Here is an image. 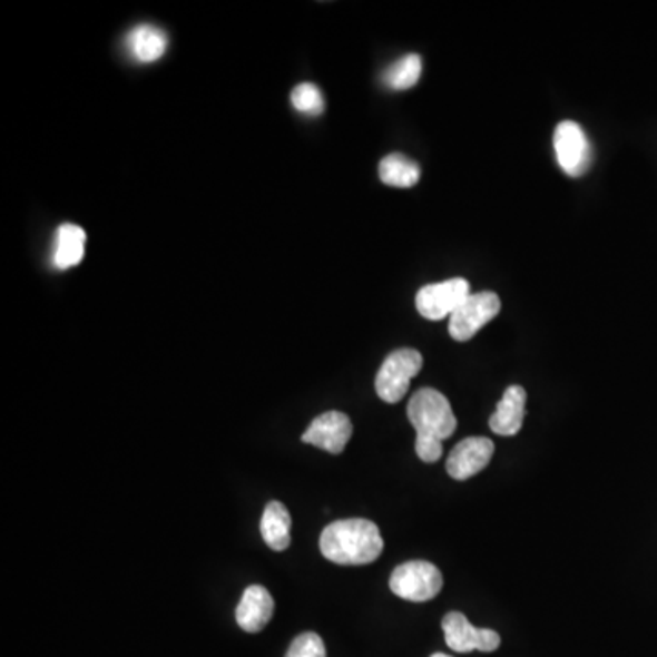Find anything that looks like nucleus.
I'll return each instance as SVG.
<instances>
[{
	"instance_id": "39448f33",
	"label": "nucleus",
	"mask_w": 657,
	"mask_h": 657,
	"mask_svg": "<svg viewBox=\"0 0 657 657\" xmlns=\"http://www.w3.org/2000/svg\"><path fill=\"white\" fill-rule=\"evenodd\" d=\"M501 311V298L491 291L470 294L450 318L451 339L468 342Z\"/></svg>"
},
{
	"instance_id": "f3484780",
	"label": "nucleus",
	"mask_w": 657,
	"mask_h": 657,
	"mask_svg": "<svg viewBox=\"0 0 657 657\" xmlns=\"http://www.w3.org/2000/svg\"><path fill=\"white\" fill-rule=\"evenodd\" d=\"M422 76V59L416 53H408L384 71V82L391 90H410Z\"/></svg>"
},
{
	"instance_id": "f8f14e48",
	"label": "nucleus",
	"mask_w": 657,
	"mask_h": 657,
	"mask_svg": "<svg viewBox=\"0 0 657 657\" xmlns=\"http://www.w3.org/2000/svg\"><path fill=\"white\" fill-rule=\"evenodd\" d=\"M526 413V391L521 385H510L490 416V430L497 435L513 437L522 430Z\"/></svg>"
},
{
	"instance_id": "7ed1b4c3",
	"label": "nucleus",
	"mask_w": 657,
	"mask_h": 657,
	"mask_svg": "<svg viewBox=\"0 0 657 657\" xmlns=\"http://www.w3.org/2000/svg\"><path fill=\"white\" fill-rule=\"evenodd\" d=\"M424 359L416 350H396L384 360L380 367L374 390L388 404H399L410 390L411 380L422 370Z\"/></svg>"
},
{
	"instance_id": "a211bd4d",
	"label": "nucleus",
	"mask_w": 657,
	"mask_h": 657,
	"mask_svg": "<svg viewBox=\"0 0 657 657\" xmlns=\"http://www.w3.org/2000/svg\"><path fill=\"white\" fill-rule=\"evenodd\" d=\"M291 102L296 110L307 116H320L324 111L325 102L322 91L313 82H302L291 94Z\"/></svg>"
},
{
	"instance_id": "dca6fc26",
	"label": "nucleus",
	"mask_w": 657,
	"mask_h": 657,
	"mask_svg": "<svg viewBox=\"0 0 657 657\" xmlns=\"http://www.w3.org/2000/svg\"><path fill=\"white\" fill-rule=\"evenodd\" d=\"M379 176L388 187L411 188L419 183L420 167L404 154H390L380 161Z\"/></svg>"
},
{
	"instance_id": "9b49d317",
	"label": "nucleus",
	"mask_w": 657,
	"mask_h": 657,
	"mask_svg": "<svg viewBox=\"0 0 657 657\" xmlns=\"http://www.w3.org/2000/svg\"><path fill=\"white\" fill-rule=\"evenodd\" d=\"M273 596L262 585H253L243 591L242 601L236 608V621L245 633H262L273 619Z\"/></svg>"
},
{
	"instance_id": "f03ea898",
	"label": "nucleus",
	"mask_w": 657,
	"mask_h": 657,
	"mask_svg": "<svg viewBox=\"0 0 657 657\" xmlns=\"http://www.w3.org/2000/svg\"><path fill=\"white\" fill-rule=\"evenodd\" d=\"M384 550L379 526L367 519H345L329 524L320 536V551L327 561L362 567L376 561Z\"/></svg>"
},
{
	"instance_id": "2eb2a0df",
	"label": "nucleus",
	"mask_w": 657,
	"mask_h": 657,
	"mask_svg": "<svg viewBox=\"0 0 657 657\" xmlns=\"http://www.w3.org/2000/svg\"><path fill=\"white\" fill-rule=\"evenodd\" d=\"M85 243H87V233L81 227L71 223L61 225L57 231L53 265L61 271L79 265L85 258Z\"/></svg>"
},
{
	"instance_id": "ddd939ff",
	"label": "nucleus",
	"mask_w": 657,
	"mask_h": 657,
	"mask_svg": "<svg viewBox=\"0 0 657 657\" xmlns=\"http://www.w3.org/2000/svg\"><path fill=\"white\" fill-rule=\"evenodd\" d=\"M259 530L271 550H287L291 547V513L287 508L278 501L268 502L263 511Z\"/></svg>"
},
{
	"instance_id": "f257e3e1",
	"label": "nucleus",
	"mask_w": 657,
	"mask_h": 657,
	"mask_svg": "<svg viewBox=\"0 0 657 657\" xmlns=\"http://www.w3.org/2000/svg\"><path fill=\"white\" fill-rule=\"evenodd\" d=\"M408 419L416 431V455L425 464H433L444 453L442 442L457 430L450 400L433 388H422L411 396Z\"/></svg>"
},
{
	"instance_id": "1a4fd4ad",
	"label": "nucleus",
	"mask_w": 657,
	"mask_h": 657,
	"mask_svg": "<svg viewBox=\"0 0 657 657\" xmlns=\"http://www.w3.org/2000/svg\"><path fill=\"white\" fill-rule=\"evenodd\" d=\"M493 453H496V444L491 442V439L470 437L453 448L445 462V471L455 481H468L490 464Z\"/></svg>"
},
{
	"instance_id": "6ab92c4d",
	"label": "nucleus",
	"mask_w": 657,
	"mask_h": 657,
	"mask_svg": "<svg viewBox=\"0 0 657 657\" xmlns=\"http://www.w3.org/2000/svg\"><path fill=\"white\" fill-rule=\"evenodd\" d=\"M285 657H327V653L318 634L305 633L291 643Z\"/></svg>"
},
{
	"instance_id": "20e7f679",
	"label": "nucleus",
	"mask_w": 657,
	"mask_h": 657,
	"mask_svg": "<svg viewBox=\"0 0 657 657\" xmlns=\"http://www.w3.org/2000/svg\"><path fill=\"white\" fill-rule=\"evenodd\" d=\"M444 587L442 571L428 561H410L394 568L390 588L405 601L424 602L435 599Z\"/></svg>"
},
{
	"instance_id": "4468645a",
	"label": "nucleus",
	"mask_w": 657,
	"mask_h": 657,
	"mask_svg": "<svg viewBox=\"0 0 657 657\" xmlns=\"http://www.w3.org/2000/svg\"><path fill=\"white\" fill-rule=\"evenodd\" d=\"M167 36L153 24H139L127 36V48L139 62H154L167 51Z\"/></svg>"
},
{
	"instance_id": "0eeeda50",
	"label": "nucleus",
	"mask_w": 657,
	"mask_h": 657,
	"mask_svg": "<svg viewBox=\"0 0 657 657\" xmlns=\"http://www.w3.org/2000/svg\"><path fill=\"white\" fill-rule=\"evenodd\" d=\"M557 163L562 173L570 177H581L591 165V147L587 134L576 121H562L553 134Z\"/></svg>"
},
{
	"instance_id": "aec40b11",
	"label": "nucleus",
	"mask_w": 657,
	"mask_h": 657,
	"mask_svg": "<svg viewBox=\"0 0 657 657\" xmlns=\"http://www.w3.org/2000/svg\"><path fill=\"white\" fill-rule=\"evenodd\" d=\"M431 657H451V656H448V654H440L439 653V654H433V656H431Z\"/></svg>"
},
{
	"instance_id": "423d86ee",
	"label": "nucleus",
	"mask_w": 657,
	"mask_h": 657,
	"mask_svg": "<svg viewBox=\"0 0 657 657\" xmlns=\"http://www.w3.org/2000/svg\"><path fill=\"white\" fill-rule=\"evenodd\" d=\"M470 282L464 278H451L439 284L425 285L416 294V308L425 320H440L453 316L457 308L470 296Z\"/></svg>"
},
{
	"instance_id": "6e6552de",
	"label": "nucleus",
	"mask_w": 657,
	"mask_h": 657,
	"mask_svg": "<svg viewBox=\"0 0 657 657\" xmlns=\"http://www.w3.org/2000/svg\"><path fill=\"white\" fill-rule=\"evenodd\" d=\"M445 643L455 653H496L501 647V636L490 628H475L468 617L460 612H450L442 619Z\"/></svg>"
},
{
	"instance_id": "9d476101",
	"label": "nucleus",
	"mask_w": 657,
	"mask_h": 657,
	"mask_svg": "<svg viewBox=\"0 0 657 657\" xmlns=\"http://www.w3.org/2000/svg\"><path fill=\"white\" fill-rule=\"evenodd\" d=\"M351 437H353V424L350 416L340 411H327L311 422L302 435V442L339 455L345 450Z\"/></svg>"
}]
</instances>
